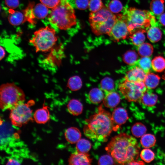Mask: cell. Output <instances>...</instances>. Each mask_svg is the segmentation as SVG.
Listing matches in <instances>:
<instances>
[{"instance_id":"obj_43","label":"cell","mask_w":165,"mask_h":165,"mask_svg":"<svg viewBox=\"0 0 165 165\" xmlns=\"http://www.w3.org/2000/svg\"><path fill=\"white\" fill-rule=\"evenodd\" d=\"M159 21L162 25L165 26V13H163L160 15Z\"/></svg>"},{"instance_id":"obj_5","label":"cell","mask_w":165,"mask_h":165,"mask_svg":"<svg viewBox=\"0 0 165 165\" xmlns=\"http://www.w3.org/2000/svg\"><path fill=\"white\" fill-rule=\"evenodd\" d=\"M117 16L105 7L96 12H91L89 20L92 30L96 35H108Z\"/></svg>"},{"instance_id":"obj_10","label":"cell","mask_w":165,"mask_h":165,"mask_svg":"<svg viewBox=\"0 0 165 165\" xmlns=\"http://www.w3.org/2000/svg\"><path fill=\"white\" fill-rule=\"evenodd\" d=\"M108 35L113 40L118 42L125 39L131 35L128 25L124 16H119L112 26Z\"/></svg>"},{"instance_id":"obj_12","label":"cell","mask_w":165,"mask_h":165,"mask_svg":"<svg viewBox=\"0 0 165 165\" xmlns=\"http://www.w3.org/2000/svg\"><path fill=\"white\" fill-rule=\"evenodd\" d=\"M92 159L87 153L79 152L77 151L72 154L68 159L69 165H90Z\"/></svg>"},{"instance_id":"obj_42","label":"cell","mask_w":165,"mask_h":165,"mask_svg":"<svg viewBox=\"0 0 165 165\" xmlns=\"http://www.w3.org/2000/svg\"><path fill=\"white\" fill-rule=\"evenodd\" d=\"M6 164L7 165H19L20 163L16 159L11 158L8 160Z\"/></svg>"},{"instance_id":"obj_23","label":"cell","mask_w":165,"mask_h":165,"mask_svg":"<svg viewBox=\"0 0 165 165\" xmlns=\"http://www.w3.org/2000/svg\"><path fill=\"white\" fill-rule=\"evenodd\" d=\"M147 31L139 30L134 31L129 36L132 43L138 47L144 43L145 37L144 33Z\"/></svg>"},{"instance_id":"obj_17","label":"cell","mask_w":165,"mask_h":165,"mask_svg":"<svg viewBox=\"0 0 165 165\" xmlns=\"http://www.w3.org/2000/svg\"><path fill=\"white\" fill-rule=\"evenodd\" d=\"M33 117L35 122L39 124H44L47 122L50 118V114L48 107L43 106L37 109L35 112Z\"/></svg>"},{"instance_id":"obj_27","label":"cell","mask_w":165,"mask_h":165,"mask_svg":"<svg viewBox=\"0 0 165 165\" xmlns=\"http://www.w3.org/2000/svg\"><path fill=\"white\" fill-rule=\"evenodd\" d=\"M152 67L155 72L163 71L165 69V59L161 56L156 57L152 61Z\"/></svg>"},{"instance_id":"obj_45","label":"cell","mask_w":165,"mask_h":165,"mask_svg":"<svg viewBox=\"0 0 165 165\" xmlns=\"http://www.w3.org/2000/svg\"><path fill=\"white\" fill-rule=\"evenodd\" d=\"M0 60L3 59L5 55V52L4 49L1 46H0Z\"/></svg>"},{"instance_id":"obj_39","label":"cell","mask_w":165,"mask_h":165,"mask_svg":"<svg viewBox=\"0 0 165 165\" xmlns=\"http://www.w3.org/2000/svg\"><path fill=\"white\" fill-rule=\"evenodd\" d=\"M40 1L41 3L47 8L52 9L57 6L61 0H40Z\"/></svg>"},{"instance_id":"obj_1","label":"cell","mask_w":165,"mask_h":165,"mask_svg":"<svg viewBox=\"0 0 165 165\" xmlns=\"http://www.w3.org/2000/svg\"><path fill=\"white\" fill-rule=\"evenodd\" d=\"M140 149L136 139L125 133H121L112 138L105 148L108 154L123 165L137 160Z\"/></svg>"},{"instance_id":"obj_34","label":"cell","mask_w":165,"mask_h":165,"mask_svg":"<svg viewBox=\"0 0 165 165\" xmlns=\"http://www.w3.org/2000/svg\"><path fill=\"white\" fill-rule=\"evenodd\" d=\"M140 156L145 162L149 163L152 161L155 158V153L151 150L146 148L143 149L140 153Z\"/></svg>"},{"instance_id":"obj_32","label":"cell","mask_w":165,"mask_h":165,"mask_svg":"<svg viewBox=\"0 0 165 165\" xmlns=\"http://www.w3.org/2000/svg\"><path fill=\"white\" fill-rule=\"evenodd\" d=\"M138 66L146 74L150 72L152 67V61L149 57H142L138 60Z\"/></svg>"},{"instance_id":"obj_6","label":"cell","mask_w":165,"mask_h":165,"mask_svg":"<svg viewBox=\"0 0 165 165\" xmlns=\"http://www.w3.org/2000/svg\"><path fill=\"white\" fill-rule=\"evenodd\" d=\"M24 92L13 83H6L0 87V106L3 110H11L24 103L25 100Z\"/></svg>"},{"instance_id":"obj_37","label":"cell","mask_w":165,"mask_h":165,"mask_svg":"<svg viewBox=\"0 0 165 165\" xmlns=\"http://www.w3.org/2000/svg\"><path fill=\"white\" fill-rule=\"evenodd\" d=\"M103 3L101 0H90L88 7L91 12H96L103 7Z\"/></svg>"},{"instance_id":"obj_31","label":"cell","mask_w":165,"mask_h":165,"mask_svg":"<svg viewBox=\"0 0 165 165\" xmlns=\"http://www.w3.org/2000/svg\"><path fill=\"white\" fill-rule=\"evenodd\" d=\"M91 147V144L88 140L85 139H80L76 143L77 151L79 152L87 153Z\"/></svg>"},{"instance_id":"obj_22","label":"cell","mask_w":165,"mask_h":165,"mask_svg":"<svg viewBox=\"0 0 165 165\" xmlns=\"http://www.w3.org/2000/svg\"><path fill=\"white\" fill-rule=\"evenodd\" d=\"M147 32V38L152 42H156L161 39L162 32L160 29L157 27L153 26L150 27Z\"/></svg>"},{"instance_id":"obj_26","label":"cell","mask_w":165,"mask_h":165,"mask_svg":"<svg viewBox=\"0 0 165 165\" xmlns=\"http://www.w3.org/2000/svg\"><path fill=\"white\" fill-rule=\"evenodd\" d=\"M138 56L136 52L133 50H129L126 52L123 56L124 62L127 65L133 66L138 60Z\"/></svg>"},{"instance_id":"obj_14","label":"cell","mask_w":165,"mask_h":165,"mask_svg":"<svg viewBox=\"0 0 165 165\" xmlns=\"http://www.w3.org/2000/svg\"><path fill=\"white\" fill-rule=\"evenodd\" d=\"M112 116L113 122L117 128L119 126L125 123L129 118L126 110L121 107L115 108Z\"/></svg>"},{"instance_id":"obj_24","label":"cell","mask_w":165,"mask_h":165,"mask_svg":"<svg viewBox=\"0 0 165 165\" xmlns=\"http://www.w3.org/2000/svg\"><path fill=\"white\" fill-rule=\"evenodd\" d=\"M102 91L101 89L98 88H94L91 90L89 94V98L90 102L97 104L103 101L104 97Z\"/></svg>"},{"instance_id":"obj_46","label":"cell","mask_w":165,"mask_h":165,"mask_svg":"<svg viewBox=\"0 0 165 165\" xmlns=\"http://www.w3.org/2000/svg\"><path fill=\"white\" fill-rule=\"evenodd\" d=\"M162 78L165 80V72L164 74L162 76Z\"/></svg>"},{"instance_id":"obj_15","label":"cell","mask_w":165,"mask_h":165,"mask_svg":"<svg viewBox=\"0 0 165 165\" xmlns=\"http://www.w3.org/2000/svg\"><path fill=\"white\" fill-rule=\"evenodd\" d=\"M103 101L105 107L112 108L118 105L120 102V97L117 93L113 91L106 93Z\"/></svg>"},{"instance_id":"obj_36","label":"cell","mask_w":165,"mask_h":165,"mask_svg":"<svg viewBox=\"0 0 165 165\" xmlns=\"http://www.w3.org/2000/svg\"><path fill=\"white\" fill-rule=\"evenodd\" d=\"M122 3L119 0H112L109 3L108 9L112 13L119 12L123 9Z\"/></svg>"},{"instance_id":"obj_35","label":"cell","mask_w":165,"mask_h":165,"mask_svg":"<svg viewBox=\"0 0 165 165\" xmlns=\"http://www.w3.org/2000/svg\"><path fill=\"white\" fill-rule=\"evenodd\" d=\"M68 87L72 90H76L79 89L82 86V81L77 76H73L68 80Z\"/></svg>"},{"instance_id":"obj_19","label":"cell","mask_w":165,"mask_h":165,"mask_svg":"<svg viewBox=\"0 0 165 165\" xmlns=\"http://www.w3.org/2000/svg\"><path fill=\"white\" fill-rule=\"evenodd\" d=\"M157 100L156 94L147 90L142 95L140 103L145 106L152 107L156 105Z\"/></svg>"},{"instance_id":"obj_3","label":"cell","mask_w":165,"mask_h":165,"mask_svg":"<svg viewBox=\"0 0 165 165\" xmlns=\"http://www.w3.org/2000/svg\"><path fill=\"white\" fill-rule=\"evenodd\" d=\"M48 18L50 23L61 30H67L76 24L75 11L67 0H61L51 9Z\"/></svg>"},{"instance_id":"obj_9","label":"cell","mask_w":165,"mask_h":165,"mask_svg":"<svg viewBox=\"0 0 165 165\" xmlns=\"http://www.w3.org/2000/svg\"><path fill=\"white\" fill-rule=\"evenodd\" d=\"M30 102L17 105L11 110L9 118L14 126L21 127L33 120L32 110L30 107Z\"/></svg>"},{"instance_id":"obj_2","label":"cell","mask_w":165,"mask_h":165,"mask_svg":"<svg viewBox=\"0 0 165 165\" xmlns=\"http://www.w3.org/2000/svg\"><path fill=\"white\" fill-rule=\"evenodd\" d=\"M117 129L112 120V115L101 105L98 108L97 113L86 119L83 131L87 138L104 141L107 140L112 131Z\"/></svg>"},{"instance_id":"obj_20","label":"cell","mask_w":165,"mask_h":165,"mask_svg":"<svg viewBox=\"0 0 165 165\" xmlns=\"http://www.w3.org/2000/svg\"><path fill=\"white\" fill-rule=\"evenodd\" d=\"M69 112L73 116H78L81 114L83 111L82 104L78 100L75 99L71 100L67 105Z\"/></svg>"},{"instance_id":"obj_28","label":"cell","mask_w":165,"mask_h":165,"mask_svg":"<svg viewBox=\"0 0 165 165\" xmlns=\"http://www.w3.org/2000/svg\"><path fill=\"white\" fill-rule=\"evenodd\" d=\"M153 51L152 46L148 43H143L138 46V51L141 57H149L152 54Z\"/></svg>"},{"instance_id":"obj_30","label":"cell","mask_w":165,"mask_h":165,"mask_svg":"<svg viewBox=\"0 0 165 165\" xmlns=\"http://www.w3.org/2000/svg\"><path fill=\"white\" fill-rule=\"evenodd\" d=\"M132 134L135 137H141L145 134L147 131L145 126L141 123H137L132 127L131 129Z\"/></svg>"},{"instance_id":"obj_11","label":"cell","mask_w":165,"mask_h":165,"mask_svg":"<svg viewBox=\"0 0 165 165\" xmlns=\"http://www.w3.org/2000/svg\"><path fill=\"white\" fill-rule=\"evenodd\" d=\"M27 21L34 23L35 19H41L45 18L49 13L48 8L42 3H38L33 7L32 4L24 11Z\"/></svg>"},{"instance_id":"obj_13","label":"cell","mask_w":165,"mask_h":165,"mask_svg":"<svg viewBox=\"0 0 165 165\" xmlns=\"http://www.w3.org/2000/svg\"><path fill=\"white\" fill-rule=\"evenodd\" d=\"M146 74L139 67L136 66L127 72L124 79L134 82H144Z\"/></svg>"},{"instance_id":"obj_21","label":"cell","mask_w":165,"mask_h":165,"mask_svg":"<svg viewBox=\"0 0 165 165\" xmlns=\"http://www.w3.org/2000/svg\"><path fill=\"white\" fill-rule=\"evenodd\" d=\"M160 80L158 75L150 72L146 74L144 82L147 89H152L157 86Z\"/></svg>"},{"instance_id":"obj_33","label":"cell","mask_w":165,"mask_h":165,"mask_svg":"<svg viewBox=\"0 0 165 165\" xmlns=\"http://www.w3.org/2000/svg\"><path fill=\"white\" fill-rule=\"evenodd\" d=\"M101 89L106 93L113 91L114 87L113 80L108 77L104 78L100 83Z\"/></svg>"},{"instance_id":"obj_25","label":"cell","mask_w":165,"mask_h":165,"mask_svg":"<svg viewBox=\"0 0 165 165\" xmlns=\"http://www.w3.org/2000/svg\"><path fill=\"white\" fill-rule=\"evenodd\" d=\"M164 0H152L150 3L151 11L156 15H161L164 9Z\"/></svg>"},{"instance_id":"obj_18","label":"cell","mask_w":165,"mask_h":165,"mask_svg":"<svg viewBox=\"0 0 165 165\" xmlns=\"http://www.w3.org/2000/svg\"><path fill=\"white\" fill-rule=\"evenodd\" d=\"M67 141L71 144L76 143L81 139V134L79 130L75 127H70L66 130L64 134Z\"/></svg>"},{"instance_id":"obj_8","label":"cell","mask_w":165,"mask_h":165,"mask_svg":"<svg viewBox=\"0 0 165 165\" xmlns=\"http://www.w3.org/2000/svg\"><path fill=\"white\" fill-rule=\"evenodd\" d=\"M119 88L128 101L139 103L143 94L147 90L144 82H134L125 79L119 84Z\"/></svg>"},{"instance_id":"obj_41","label":"cell","mask_w":165,"mask_h":165,"mask_svg":"<svg viewBox=\"0 0 165 165\" xmlns=\"http://www.w3.org/2000/svg\"><path fill=\"white\" fill-rule=\"evenodd\" d=\"M5 1L7 6L11 9L17 8L19 4V0H5Z\"/></svg>"},{"instance_id":"obj_16","label":"cell","mask_w":165,"mask_h":165,"mask_svg":"<svg viewBox=\"0 0 165 165\" xmlns=\"http://www.w3.org/2000/svg\"><path fill=\"white\" fill-rule=\"evenodd\" d=\"M8 20L10 24L13 26L20 25L27 21L24 12L14 11L11 9L10 10Z\"/></svg>"},{"instance_id":"obj_29","label":"cell","mask_w":165,"mask_h":165,"mask_svg":"<svg viewBox=\"0 0 165 165\" xmlns=\"http://www.w3.org/2000/svg\"><path fill=\"white\" fill-rule=\"evenodd\" d=\"M156 141V138L153 134H145L141 138L140 142L144 148H149L153 146Z\"/></svg>"},{"instance_id":"obj_4","label":"cell","mask_w":165,"mask_h":165,"mask_svg":"<svg viewBox=\"0 0 165 165\" xmlns=\"http://www.w3.org/2000/svg\"><path fill=\"white\" fill-rule=\"evenodd\" d=\"M131 35L139 30L146 31L156 24L155 16L151 12L134 7H130L124 16Z\"/></svg>"},{"instance_id":"obj_44","label":"cell","mask_w":165,"mask_h":165,"mask_svg":"<svg viewBox=\"0 0 165 165\" xmlns=\"http://www.w3.org/2000/svg\"><path fill=\"white\" fill-rule=\"evenodd\" d=\"M145 163L142 161H134L130 163L128 165H144Z\"/></svg>"},{"instance_id":"obj_7","label":"cell","mask_w":165,"mask_h":165,"mask_svg":"<svg viewBox=\"0 0 165 165\" xmlns=\"http://www.w3.org/2000/svg\"><path fill=\"white\" fill-rule=\"evenodd\" d=\"M57 40L55 30L46 26L35 31L30 42L35 47L36 52H47L52 49Z\"/></svg>"},{"instance_id":"obj_40","label":"cell","mask_w":165,"mask_h":165,"mask_svg":"<svg viewBox=\"0 0 165 165\" xmlns=\"http://www.w3.org/2000/svg\"><path fill=\"white\" fill-rule=\"evenodd\" d=\"M89 0H75V5L77 8L84 10L87 8L89 6Z\"/></svg>"},{"instance_id":"obj_38","label":"cell","mask_w":165,"mask_h":165,"mask_svg":"<svg viewBox=\"0 0 165 165\" xmlns=\"http://www.w3.org/2000/svg\"><path fill=\"white\" fill-rule=\"evenodd\" d=\"M114 159L109 154L101 156L98 162V165H113L115 164Z\"/></svg>"}]
</instances>
